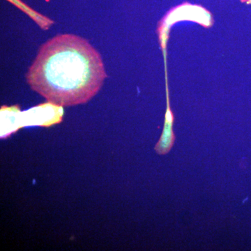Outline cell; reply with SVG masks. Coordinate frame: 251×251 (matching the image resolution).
I'll return each instance as SVG.
<instances>
[{
	"instance_id": "cell-1",
	"label": "cell",
	"mask_w": 251,
	"mask_h": 251,
	"mask_svg": "<svg viewBox=\"0 0 251 251\" xmlns=\"http://www.w3.org/2000/svg\"><path fill=\"white\" fill-rule=\"evenodd\" d=\"M105 77L98 51L83 38L69 34L44 43L26 74L31 90L61 107L87 103L98 93Z\"/></svg>"
}]
</instances>
